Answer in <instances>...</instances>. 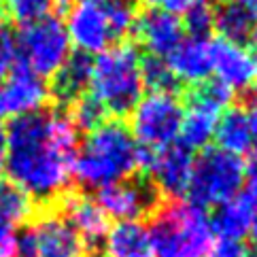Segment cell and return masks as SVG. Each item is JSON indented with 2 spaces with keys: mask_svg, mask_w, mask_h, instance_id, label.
Returning a JSON list of instances; mask_svg holds the SVG:
<instances>
[{
  "mask_svg": "<svg viewBox=\"0 0 257 257\" xmlns=\"http://www.w3.org/2000/svg\"><path fill=\"white\" fill-rule=\"evenodd\" d=\"M77 155V130L66 115L36 111L7 127L9 181L30 200L51 202L66 194Z\"/></svg>",
  "mask_w": 257,
  "mask_h": 257,
  "instance_id": "1",
  "label": "cell"
},
{
  "mask_svg": "<svg viewBox=\"0 0 257 257\" xmlns=\"http://www.w3.org/2000/svg\"><path fill=\"white\" fill-rule=\"evenodd\" d=\"M145 151L134 141L127 125L119 119H106L77 147L72 179L87 189H102L117 181L132 179L143 168Z\"/></svg>",
  "mask_w": 257,
  "mask_h": 257,
  "instance_id": "2",
  "label": "cell"
},
{
  "mask_svg": "<svg viewBox=\"0 0 257 257\" xmlns=\"http://www.w3.org/2000/svg\"><path fill=\"white\" fill-rule=\"evenodd\" d=\"M136 20V0H77L64 28L79 53L100 56L130 34Z\"/></svg>",
  "mask_w": 257,
  "mask_h": 257,
  "instance_id": "3",
  "label": "cell"
},
{
  "mask_svg": "<svg viewBox=\"0 0 257 257\" xmlns=\"http://www.w3.org/2000/svg\"><path fill=\"white\" fill-rule=\"evenodd\" d=\"M143 91L141 56L132 45H113L91 60L89 96L106 115L121 121L139 104Z\"/></svg>",
  "mask_w": 257,
  "mask_h": 257,
  "instance_id": "4",
  "label": "cell"
},
{
  "mask_svg": "<svg viewBox=\"0 0 257 257\" xmlns=\"http://www.w3.org/2000/svg\"><path fill=\"white\" fill-rule=\"evenodd\" d=\"M153 257H206L213 246V225L204 208L174 200L153 213Z\"/></svg>",
  "mask_w": 257,
  "mask_h": 257,
  "instance_id": "5",
  "label": "cell"
},
{
  "mask_svg": "<svg viewBox=\"0 0 257 257\" xmlns=\"http://www.w3.org/2000/svg\"><path fill=\"white\" fill-rule=\"evenodd\" d=\"M244 185L242 158L229 155L221 149H204L200 158H194V170L187 194L191 204L200 208L221 206L234 200Z\"/></svg>",
  "mask_w": 257,
  "mask_h": 257,
  "instance_id": "6",
  "label": "cell"
},
{
  "mask_svg": "<svg viewBox=\"0 0 257 257\" xmlns=\"http://www.w3.org/2000/svg\"><path fill=\"white\" fill-rule=\"evenodd\" d=\"M70 49L72 45L66 28L53 15L30 26H22L15 39L17 64L41 79L56 75L70 58Z\"/></svg>",
  "mask_w": 257,
  "mask_h": 257,
  "instance_id": "7",
  "label": "cell"
},
{
  "mask_svg": "<svg viewBox=\"0 0 257 257\" xmlns=\"http://www.w3.org/2000/svg\"><path fill=\"white\" fill-rule=\"evenodd\" d=\"M183 123V104L174 94H149L139 100L130 113L134 141L145 151H160L177 143Z\"/></svg>",
  "mask_w": 257,
  "mask_h": 257,
  "instance_id": "8",
  "label": "cell"
},
{
  "mask_svg": "<svg viewBox=\"0 0 257 257\" xmlns=\"http://www.w3.org/2000/svg\"><path fill=\"white\" fill-rule=\"evenodd\" d=\"M87 244L62 217L43 213L17 234V257H85Z\"/></svg>",
  "mask_w": 257,
  "mask_h": 257,
  "instance_id": "9",
  "label": "cell"
},
{
  "mask_svg": "<svg viewBox=\"0 0 257 257\" xmlns=\"http://www.w3.org/2000/svg\"><path fill=\"white\" fill-rule=\"evenodd\" d=\"M232 100V91L217 81H206L191 89L187 96V108H183L181 145L189 151L204 149L215 139L217 121Z\"/></svg>",
  "mask_w": 257,
  "mask_h": 257,
  "instance_id": "10",
  "label": "cell"
},
{
  "mask_svg": "<svg viewBox=\"0 0 257 257\" xmlns=\"http://www.w3.org/2000/svg\"><path fill=\"white\" fill-rule=\"evenodd\" d=\"M158 191L151 183L141 179H123L98 189L96 204L106 219L115 221H141V217L155 208Z\"/></svg>",
  "mask_w": 257,
  "mask_h": 257,
  "instance_id": "11",
  "label": "cell"
},
{
  "mask_svg": "<svg viewBox=\"0 0 257 257\" xmlns=\"http://www.w3.org/2000/svg\"><path fill=\"white\" fill-rule=\"evenodd\" d=\"M147 170L151 174V185L170 198H181L187 194L191 170H194V153L181 143L164 147L160 151L145 153Z\"/></svg>",
  "mask_w": 257,
  "mask_h": 257,
  "instance_id": "12",
  "label": "cell"
},
{
  "mask_svg": "<svg viewBox=\"0 0 257 257\" xmlns=\"http://www.w3.org/2000/svg\"><path fill=\"white\" fill-rule=\"evenodd\" d=\"M213 75L229 91L249 89L257 79V56L249 47L213 41Z\"/></svg>",
  "mask_w": 257,
  "mask_h": 257,
  "instance_id": "13",
  "label": "cell"
},
{
  "mask_svg": "<svg viewBox=\"0 0 257 257\" xmlns=\"http://www.w3.org/2000/svg\"><path fill=\"white\" fill-rule=\"evenodd\" d=\"M136 36L143 47L149 51V56L166 60L170 53L185 39V28L181 24V17L160 11V9H149L136 20Z\"/></svg>",
  "mask_w": 257,
  "mask_h": 257,
  "instance_id": "14",
  "label": "cell"
},
{
  "mask_svg": "<svg viewBox=\"0 0 257 257\" xmlns=\"http://www.w3.org/2000/svg\"><path fill=\"white\" fill-rule=\"evenodd\" d=\"M219 149L242 158L257 151V111L251 106H229L217 121Z\"/></svg>",
  "mask_w": 257,
  "mask_h": 257,
  "instance_id": "15",
  "label": "cell"
},
{
  "mask_svg": "<svg viewBox=\"0 0 257 257\" xmlns=\"http://www.w3.org/2000/svg\"><path fill=\"white\" fill-rule=\"evenodd\" d=\"M0 89H3L7 113L13 117L43 111L49 100V85L45 83V79L36 77L20 64H15V68L7 75L5 85H0Z\"/></svg>",
  "mask_w": 257,
  "mask_h": 257,
  "instance_id": "16",
  "label": "cell"
},
{
  "mask_svg": "<svg viewBox=\"0 0 257 257\" xmlns=\"http://www.w3.org/2000/svg\"><path fill=\"white\" fill-rule=\"evenodd\" d=\"M179 83L200 85L213 75V41L200 36H185L181 45L166 58Z\"/></svg>",
  "mask_w": 257,
  "mask_h": 257,
  "instance_id": "17",
  "label": "cell"
},
{
  "mask_svg": "<svg viewBox=\"0 0 257 257\" xmlns=\"http://www.w3.org/2000/svg\"><path fill=\"white\" fill-rule=\"evenodd\" d=\"M255 217H257V194H253V191L238 194L234 200H229L217 208L215 217L210 219L213 234H217L221 240L240 242L253 229Z\"/></svg>",
  "mask_w": 257,
  "mask_h": 257,
  "instance_id": "18",
  "label": "cell"
},
{
  "mask_svg": "<svg viewBox=\"0 0 257 257\" xmlns=\"http://www.w3.org/2000/svg\"><path fill=\"white\" fill-rule=\"evenodd\" d=\"M62 217L70 223V227L81 236L85 244H96L104 238L108 229V219L96 204V200L85 196H66L64 198Z\"/></svg>",
  "mask_w": 257,
  "mask_h": 257,
  "instance_id": "19",
  "label": "cell"
},
{
  "mask_svg": "<svg viewBox=\"0 0 257 257\" xmlns=\"http://www.w3.org/2000/svg\"><path fill=\"white\" fill-rule=\"evenodd\" d=\"M53 83L49 94L60 104H75L79 98H83L89 89L91 79V58L83 53H70L66 64L51 77Z\"/></svg>",
  "mask_w": 257,
  "mask_h": 257,
  "instance_id": "20",
  "label": "cell"
},
{
  "mask_svg": "<svg viewBox=\"0 0 257 257\" xmlns=\"http://www.w3.org/2000/svg\"><path fill=\"white\" fill-rule=\"evenodd\" d=\"M102 240L106 257H153L151 234L143 221H119Z\"/></svg>",
  "mask_w": 257,
  "mask_h": 257,
  "instance_id": "21",
  "label": "cell"
},
{
  "mask_svg": "<svg viewBox=\"0 0 257 257\" xmlns=\"http://www.w3.org/2000/svg\"><path fill=\"white\" fill-rule=\"evenodd\" d=\"M221 41L246 47L257 41V24L242 0H223L215 9V28Z\"/></svg>",
  "mask_w": 257,
  "mask_h": 257,
  "instance_id": "22",
  "label": "cell"
},
{
  "mask_svg": "<svg viewBox=\"0 0 257 257\" xmlns=\"http://www.w3.org/2000/svg\"><path fill=\"white\" fill-rule=\"evenodd\" d=\"M141 77L143 85L149 87L151 94H174L179 89V79L164 58L147 56L141 60Z\"/></svg>",
  "mask_w": 257,
  "mask_h": 257,
  "instance_id": "23",
  "label": "cell"
},
{
  "mask_svg": "<svg viewBox=\"0 0 257 257\" xmlns=\"http://www.w3.org/2000/svg\"><path fill=\"white\" fill-rule=\"evenodd\" d=\"M0 213L13 225H24L34 213V202L11 181H0Z\"/></svg>",
  "mask_w": 257,
  "mask_h": 257,
  "instance_id": "24",
  "label": "cell"
},
{
  "mask_svg": "<svg viewBox=\"0 0 257 257\" xmlns=\"http://www.w3.org/2000/svg\"><path fill=\"white\" fill-rule=\"evenodd\" d=\"M5 3L9 15L22 26L47 20L56 9V0H5Z\"/></svg>",
  "mask_w": 257,
  "mask_h": 257,
  "instance_id": "25",
  "label": "cell"
},
{
  "mask_svg": "<svg viewBox=\"0 0 257 257\" xmlns=\"http://www.w3.org/2000/svg\"><path fill=\"white\" fill-rule=\"evenodd\" d=\"M183 28L189 32V36H200L208 39L210 30L215 28V7L208 0H196L185 13H183Z\"/></svg>",
  "mask_w": 257,
  "mask_h": 257,
  "instance_id": "26",
  "label": "cell"
},
{
  "mask_svg": "<svg viewBox=\"0 0 257 257\" xmlns=\"http://www.w3.org/2000/svg\"><path fill=\"white\" fill-rule=\"evenodd\" d=\"M106 113L102 111V106H100L94 98H91L89 94H85L83 98H79L75 104H70V123L77 127H81V130L85 132H91L94 127H98L100 123L106 121Z\"/></svg>",
  "mask_w": 257,
  "mask_h": 257,
  "instance_id": "27",
  "label": "cell"
},
{
  "mask_svg": "<svg viewBox=\"0 0 257 257\" xmlns=\"http://www.w3.org/2000/svg\"><path fill=\"white\" fill-rule=\"evenodd\" d=\"M17 64V51H15V39L7 28L0 30V79H5Z\"/></svg>",
  "mask_w": 257,
  "mask_h": 257,
  "instance_id": "28",
  "label": "cell"
},
{
  "mask_svg": "<svg viewBox=\"0 0 257 257\" xmlns=\"http://www.w3.org/2000/svg\"><path fill=\"white\" fill-rule=\"evenodd\" d=\"M0 257H17V225L0 213Z\"/></svg>",
  "mask_w": 257,
  "mask_h": 257,
  "instance_id": "29",
  "label": "cell"
},
{
  "mask_svg": "<svg viewBox=\"0 0 257 257\" xmlns=\"http://www.w3.org/2000/svg\"><path fill=\"white\" fill-rule=\"evenodd\" d=\"M206 257H246V249L242 242L221 240V238H219V242H215L208 249Z\"/></svg>",
  "mask_w": 257,
  "mask_h": 257,
  "instance_id": "30",
  "label": "cell"
},
{
  "mask_svg": "<svg viewBox=\"0 0 257 257\" xmlns=\"http://www.w3.org/2000/svg\"><path fill=\"white\" fill-rule=\"evenodd\" d=\"M139 3L151 7V9H160V11H166L172 15H183L187 9L196 3V0H139Z\"/></svg>",
  "mask_w": 257,
  "mask_h": 257,
  "instance_id": "31",
  "label": "cell"
},
{
  "mask_svg": "<svg viewBox=\"0 0 257 257\" xmlns=\"http://www.w3.org/2000/svg\"><path fill=\"white\" fill-rule=\"evenodd\" d=\"M244 181H249V191L257 194V151L251 153V160L244 166Z\"/></svg>",
  "mask_w": 257,
  "mask_h": 257,
  "instance_id": "32",
  "label": "cell"
},
{
  "mask_svg": "<svg viewBox=\"0 0 257 257\" xmlns=\"http://www.w3.org/2000/svg\"><path fill=\"white\" fill-rule=\"evenodd\" d=\"M5 162H7V127L0 123V172L5 170Z\"/></svg>",
  "mask_w": 257,
  "mask_h": 257,
  "instance_id": "33",
  "label": "cell"
},
{
  "mask_svg": "<svg viewBox=\"0 0 257 257\" xmlns=\"http://www.w3.org/2000/svg\"><path fill=\"white\" fill-rule=\"evenodd\" d=\"M249 104H251V108H255L257 111V79L251 83V87H249Z\"/></svg>",
  "mask_w": 257,
  "mask_h": 257,
  "instance_id": "34",
  "label": "cell"
},
{
  "mask_svg": "<svg viewBox=\"0 0 257 257\" xmlns=\"http://www.w3.org/2000/svg\"><path fill=\"white\" fill-rule=\"evenodd\" d=\"M242 5L249 9V13L253 15V20H255V24H257V0H242Z\"/></svg>",
  "mask_w": 257,
  "mask_h": 257,
  "instance_id": "35",
  "label": "cell"
},
{
  "mask_svg": "<svg viewBox=\"0 0 257 257\" xmlns=\"http://www.w3.org/2000/svg\"><path fill=\"white\" fill-rule=\"evenodd\" d=\"M5 117H9L7 113V106H5V98H3V89H0V121H3Z\"/></svg>",
  "mask_w": 257,
  "mask_h": 257,
  "instance_id": "36",
  "label": "cell"
},
{
  "mask_svg": "<svg viewBox=\"0 0 257 257\" xmlns=\"http://www.w3.org/2000/svg\"><path fill=\"white\" fill-rule=\"evenodd\" d=\"M246 257H257V246L251 249V251H246Z\"/></svg>",
  "mask_w": 257,
  "mask_h": 257,
  "instance_id": "37",
  "label": "cell"
},
{
  "mask_svg": "<svg viewBox=\"0 0 257 257\" xmlns=\"http://www.w3.org/2000/svg\"><path fill=\"white\" fill-rule=\"evenodd\" d=\"M251 232H253V236L257 238V217H255V223H253V229H251Z\"/></svg>",
  "mask_w": 257,
  "mask_h": 257,
  "instance_id": "38",
  "label": "cell"
},
{
  "mask_svg": "<svg viewBox=\"0 0 257 257\" xmlns=\"http://www.w3.org/2000/svg\"><path fill=\"white\" fill-rule=\"evenodd\" d=\"M3 28H5V15L0 13V30H3Z\"/></svg>",
  "mask_w": 257,
  "mask_h": 257,
  "instance_id": "39",
  "label": "cell"
},
{
  "mask_svg": "<svg viewBox=\"0 0 257 257\" xmlns=\"http://www.w3.org/2000/svg\"><path fill=\"white\" fill-rule=\"evenodd\" d=\"M255 43H257V41H255ZM255 56H257V51H255Z\"/></svg>",
  "mask_w": 257,
  "mask_h": 257,
  "instance_id": "40",
  "label": "cell"
},
{
  "mask_svg": "<svg viewBox=\"0 0 257 257\" xmlns=\"http://www.w3.org/2000/svg\"><path fill=\"white\" fill-rule=\"evenodd\" d=\"M0 3H3V0H0Z\"/></svg>",
  "mask_w": 257,
  "mask_h": 257,
  "instance_id": "41",
  "label": "cell"
},
{
  "mask_svg": "<svg viewBox=\"0 0 257 257\" xmlns=\"http://www.w3.org/2000/svg\"><path fill=\"white\" fill-rule=\"evenodd\" d=\"M75 3H77V0H75Z\"/></svg>",
  "mask_w": 257,
  "mask_h": 257,
  "instance_id": "42",
  "label": "cell"
}]
</instances>
